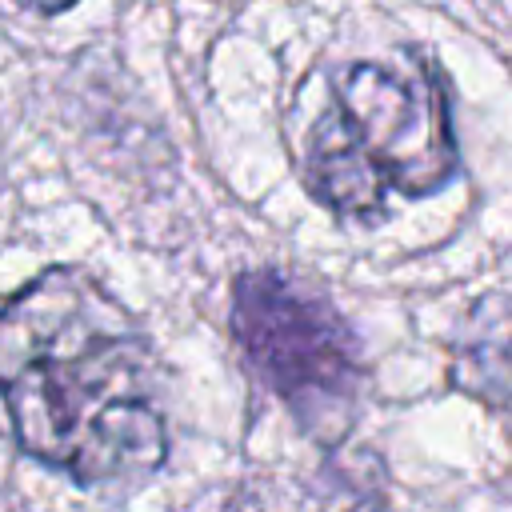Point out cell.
<instances>
[{
    "mask_svg": "<svg viewBox=\"0 0 512 512\" xmlns=\"http://www.w3.org/2000/svg\"><path fill=\"white\" fill-rule=\"evenodd\" d=\"M452 380L492 408H512V292H492L472 304L460 324Z\"/></svg>",
    "mask_w": 512,
    "mask_h": 512,
    "instance_id": "277c9868",
    "label": "cell"
},
{
    "mask_svg": "<svg viewBox=\"0 0 512 512\" xmlns=\"http://www.w3.org/2000/svg\"><path fill=\"white\" fill-rule=\"evenodd\" d=\"M448 96L432 64H344L304 140L308 192L348 220H372L392 192L428 196L456 172Z\"/></svg>",
    "mask_w": 512,
    "mask_h": 512,
    "instance_id": "7a4b0ae2",
    "label": "cell"
},
{
    "mask_svg": "<svg viewBox=\"0 0 512 512\" xmlns=\"http://www.w3.org/2000/svg\"><path fill=\"white\" fill-rule=\"evenodd\" d=\"M20 8H28V12H36V16H60V12H68L76 0H16Z\"/></svg>",
    "mask_w": 512,
    "mask_h": 512,
    "instance_id": "5b68a950",
    "label": "cell"
},
{
    "mask_svg": "<svg viewBox=\"0 0 512 512\" xmlns=\"http://www.w3.org/2000/svg\"><path fill=\"white\" fill-rule=\"evenodd\" d=\"M232 336L304 432L324 444L348 432L364 364L328 296L276 268L244 272L232 288Z\"/></svg>",
    "mask_w": 512,
    "mask_h": 512,
    "instance_id": "3957f363",
    "label": "cell"
},
{
    "mask_svg": "<svg viewBox=\"0 0 512 512\" xmlns=\"http://www.w3.org/2000/svg\"><path fill=\"white\" fill-rule=\"evenodd\" d=\"M0 400L20 448L80 488H128L168 456L160 360L140 320L80 264L0 304Z\"/></svg>",
    "mask_w": 512,
    "mask_h": 512,
    "instance_id": "6da1fadb",
    "label": "cell"
}]
</instances>
